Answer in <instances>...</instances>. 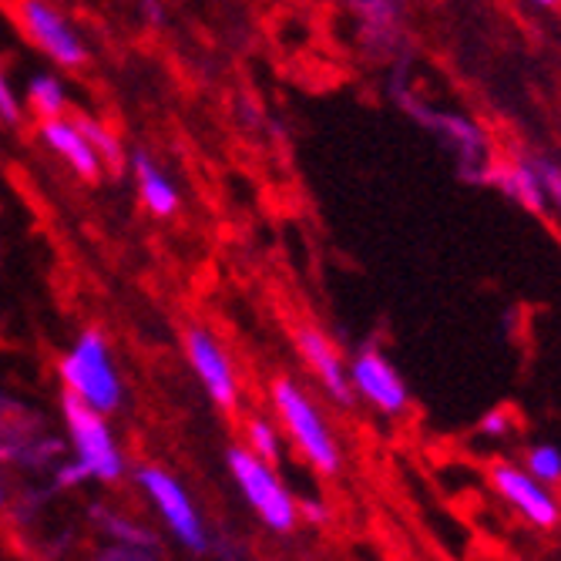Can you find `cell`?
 <instances>
[{"instance_id": "cell-2", "label": "cell", "mask_w": 561, "mask_h": 561, "mask_svg": "<svg viewBox=\"0 0 561 561\" xmlns=\"http://www.w3.org/2000/svg\"><path fill=\"white\" fill-rule=\"evenodd\" d=\"M270 397H273V407H276L289 440L299 447L306 461H310L320 474H336L343 468V450H340V440L333 437L323 411L317 407V400L293 377L273 380Z\"/></svg>"}, {"instance_id": "cell-26", "label": "cell", "mask_w": 561, "mask_h": 561, "mask_svg": "<svg viewBox=\"0 0 561 561\" xmlns=\"http://www.w3.org/2000/svg\"><path fill=\"white\" fill-rule=\"evenodd\" d=\"M14 417H24V411H21V407H14V403H8L4 397H0V431L14 427Z\"/></svg>"}, {"instance_id": "cell-14", "label": "cell", "mask_w": 561, "mask_h": 561, "mask_svg": "<svg viewBox=\"0 0 561 561\" xmlns=\"http://www.w3.org/2000/svg\"><path fill=\"white\" fill-rule=\"evenodd\" d=\"M41 138L47 141L50 151H58V156L88 182H94L101 175V159L94 156V148L88 145V138L75 128V122H65V118H47L41 122Z\"/></svg>"}, {"instance_id": "cell-13", "label": "cell", "mask_w": 561, "mask_h": 561, "mask_svg": "<svg viewBox=\"0 0 561 561\" xmlns=\"http://www.w3.org/2000/svg\"><path fill=\"white\" fill-rule=\"evenodd\" d=\"M343 4H350L353 14L360 18L374 55H387L400 41V27L407 21V0H343Z\"/></svg>"}, {"instance_id": "cell-24", "label": "cell", "mask_w": 561, "mask_h": 561, "mask_svg": "<svg viewBox=\"0 0 561 561\" xmlns=\"http://www.w3.org/2000/svg\"><path fill=\"white\" fill-rule=\"evenodd\" d=\"M98 561H156L145 548H128V545H118V548H108Z\"/></svg>"}, {"instance_id": "cell-5", "label": "cell", "mask_w": 561, "mask_h": 561, "mask_svg": "<svg viewBox=\"0 0 561 561\" xmlns=\"http://www.w3.org/2000/svg\"><path fill=\"white\" fill-rule=\"evenodd\" d=\"M65 424H68V437L75 447V461L88 471V478L94 481H118L125 474V457L118 450L115 434L108 431L105 417L91 407H84L81 400L65 393Z\"/></svg>"}, {"instance_id": "cell-20", "label": "cell", "mask_w": 561, "mask_h": 561, "mask_svg": "<svg viewBox=\"0 0 561 561\" xmlns=\"http://www.w3.org/2000/svg\"><path fill=\"white\" fill-rule=\"evenodd\" d=\"M535 159V169H538V179H541V192H545V206H548V216L558 222L561 229V162L551 159V156H531Z\"/></svg>"}, {"instance_id": "cell-10", "label": "cell", "mask_w": 561, "mask_h": 561, "mask_svg": "<svg viewBox=\"0 0 561 561\" xmlns=\"http://www.w3.org/2000/svg\"><path fill=\"white\" fill-rule=\"evenodd\" d=\"M21 18L31 34V41L44 50L47 58H55L65 68L84 65V44L71 31V24L44 0H21Z\"/></svg>"}, {"instance_id": "cell-12", "label": "cell", "mask_w": 561, "mask_h": 561, "mask_svg": "<svg viewBox=\"0 0 561 561\" xmlns=\"http://www.w3.org/2000/svg\"><path fill=\"white\" fill-rule=\"evenodd\" d=\"M484 185H491L494 192H501L504 198H512L515 206H522L531 216H548L545 206V192H541V179L535 169L531 156H507V159H494V165L488 169Z\"/></svg>"}, {"instance_id": "cell-17", "label": "cell", "mask_w": 561, "mask_h": 561, "mask_svg": "<svg viewBox=\"0 0 561 561\" xmlns=\"http://www.w3.org/2000/svg\"><path fill=\"white\" fill-rule=\"evenodd\" d=\"M522 468L541 481L545 488H561V447L551 444V440H538V444H528L525 454H522Z\"/></svg>"}, {"instance_id": "cell-6", "label": "cell", "mask_w": 561, "mask_h": 561, "mask_svg": "<svg viewBox=\"0 0 561 561\" xmlns=\"http://www.w3.org/2000/svg\"><path fill=\"white\" fill-rule=\"evenodd\" d=\"M488 484L531 528L554 531L561 525V497L551 488H545L541 481H535L522 465L491 461L488 465Z\"/></svg>"}, {"instance_id": "cell-25", "label": "cell", "mask_w": 561, "mask_h": 561, "mask_svg": "<svg viewBox=\"0 0 561 561\" xmlns=\"http://www.w3.org/2000/svg\"><path fill=\"white\" fill-rule=\"evenodd\" d=\"M299 518L320 525V522L330 518V512H327V504H320V501H306V504H299Z\"/></svg>"}, {"instance_id": "cell-19", "label": "cell", "mask_w": 561, "mask_h": 561, "mask_svg": "<svg viewBox=\"0 0 561 561\" xmlns=\"http://www.w3.org/2000/svg\"><path fill=\"white\" fill-rule=\"evenodd\" d=\"M245 434H249V450L260 457V461H266V465H279V457H283V444H279V434H276V427L270 424V421H263V417H249V427H245Z\"/></svg>"}, {"instance_id": "cell-11", "label": "cell", "mask_w": 561, "mask_h": 561, "mask_svg": "<svg viewBox=\"0 0 561 561\" xmlns=\"http://www.w3.org/2000/svg\"><path fill=\"white\" fill-rule=\"evenodd\" d=\"M293 340H296V350L302 356V364L313 370V377L320 380V387L330 393V400H336L340 407L353 403V387H350V374H346V364H343V356L336 350V343L310 327V323H302L293 330Z\"/></svg>"}, {"instance_id": "cell-22", "label": "cell", "mask_w": 561, "mask_h": 561, "mask_svg": "<svg viewBox=\"0 0 561 561\" xmlns=\"http://www.w3.org/2000/svg\"><path fill=\"white\" fill-rule=\"evenodd\" d=\"M512 431H515V417L512 411H504V407H494V411H488L478 421V434L488 440H504V437H512Z\"/></svg>"}, {"instance_id": "cell-1", "label": "cell", "mask_w": 561, "mask_h": 561, "mask_svg": "<svg viewBox=\"0 0 561 561\" xmlns=\"http://www.w3.org/2000/svg\"><path fill=\"white\" fill-rule=\"evenodd\" d=\"M387 88H390V98L397 101V108L411 115L421 128H427L450 151L454 162H457V175L471 185H484L488 169L494 165L488 131L465 112L427 105V101L414 91V84L407 81V75H400V71L390 78Z\"/></svg>"}, {"instance_id": "cell-7", "label": "cell", "mask_w": 561, "mask_h": 561, "mask_svg": "<svg viewBox=\"0 0 561 561\" xmlns=\"http://www.w3.org/2000/svg\"><path fill=\"white\" fill-rule=\"evenodd\" d=\"M353 397L370 403L383 417H403L411 411V387L400 377V370L387 360V353L377 346H364L353 353L346 367Z\"/></svg>"}, {"instance_id": "cell-27", "label": "cell", "mask_w": 561, "mask_h": 561, "mask_svg": "<svg viewBox=\"0 0 561 561\" xmlns=\"http://www.w3.org/2000/svg\"><path fill=\"white\" fill-rule=\"evenodd\" d=\"M522 4L535 8V11H554L558 8V0H522Z\"/></svg>"}, {"instance_id": "cell-3", "label": "cell", "mask_w": 561, "mask_h": 561, "mask_svg": "<svg viewBox=\"0 0 561 561\" xmlns=\"http://www.w3.org/2000/svg\"><path fill=\"white\" fill-rule=\"evenodd\" d=\"M61 380L68 387V397L81 400L101 417L122 407V397H125L122 377L115 370V360L108 353L105 336L94 333V330H84L75 340L71 353L61 360Z\"/></svg>"}, {"instance_id": "cell-4", "label": "cell", "mask_w": 561, "mask_h": 561, "mask_svg": "<svg viewBox=\"0 0 561 561\" xmlns=\"http://www.w3.org/2000/svg\"><path fill=\"white\" fill-rule=\"evenodd\" d=\"M229 471H232V481L239 484L242 497L249 501V507L256 512V518L270 531L289 535L299 525V501L286 491V484L279 481L273 465L260 461L249 447H232Z\"/></svg>"}, {"instance_id": "cell-15", "label": "cell", "mask_w": 561, "mask_h": 561, "mask_svg": "<svg viewBox=\"0 0 561 561\" xmlns=\"http://www.w3.org/2000/svg\"><path fill=\"white\" fill-rule=\"evenodd\" d=\"M135 179H138V195L145 202V209L151 216H172L179 209V188L172 185V179L151 162L145 151H135Z\"/></svg>"}, {"instance_id": "cell-21", "label": "cell", "mask_w": 561, "mask_h": 561, "mask_svg": "<svg viewBox=\"0 0 561 561\" xmlns=\"http://www.w3.org/2000/svg\"><path fill=\"white\" fill-rule=\"evenodd\" d=\"M98 525L105 528L112 538H118L122 545H128V548H156V535H151L148 528H141V525H135V522H128V518H122V515H105V512H98Z\"/></svg>"}, {"instance_id": "cell-16", "label": "cell", "mask_w": 561, "mask_h": 561, "mask_svg": "<svg viewBox=\"0 0 561 561\" xmlns=\"http://www.w3.org/2000/svg\"><path fill=\"white\" fill-rule=\"evenodd\" d=\"M71 122H75V128L88 138V145L94 148V156L101 159V165H112V172H118V169L125 165L122 141H118L105 125H101L98 118H91V115L78 112V115H71Z\"/></svg>"}, {"instance_id": "cell-9", "label": "cell", "mask_w": 561, "mask_h": 561, "mask_svg": "<svg viewBox=\"0 0 561 561\" xmlns=\"http://www.w3.org/2000/svg\"><path fill=\"white\" fill-rule=\"evenodd\" d=\"M185 356H188L195 377L202 380V387H206V393L216 400V407L232 411V407L239 403V383H236L229 356L216 343V336L206 330H188L185 333Z\"/></svg>"}, {"instance_id": "cell-18", "label": "cell", "mask_w": 561, "mask_h": 561, "mask_svg": "<svg viewBox=\"0 0 561 561\" xmlns=\"http://www.w3.org/2000/svg\"><path fill=\"white\" fill-rule=\"evenodd\" d=\"M27 98H31V108L41 115V122L47 118H61V112L68 108V94H65V84L50 75H37L27 88Z\"/></svg>"}, {"instance_id": "cell-23", "label": "cell", "mask_w": 561, "mask_h": 561, "mask_svg": "<svg viewBox=\"0 0 561 561\" xmlns=\"http://www.w3.org/2000/svg\"><path fill=\"white\" fill-rule=\"evenodd\" d=\"M0 118H4L8 125H18L21 122V105H18V94L11 91L4 71H0Z\"/></svg>"}, {"instance_id": "cell-28", "label": "cell", "mask_w": 561, "mask_h": 561, "mask_svg": "<svg viewBox=\"0 0 561 561\" xmlns=\"http://www.w3.org/2000/svg\"><path fill=\"white\" fill-rule=\"evenodd\" d=\"M0 507H4V488H0Z\"/></svg>"}, {"instance_id": "cell-8", "label": "cell", "mask_w": 561, "mask_h": 561, "mask_svg": "<svg viewBox=\"0 0 561 561\" xmlns=\"http://www.w3.org/2000/svg\"><path fill=\"white\" fill-rule=\"evenodd\" d=\"M141 491L148 494V501L156 504V512L162 515V522L169 525V531L192 551H206L209 548V535L206 525H202L195 504L188 497V491L162 468H141L138 474Z\"/></svg>"}]
</instances>
